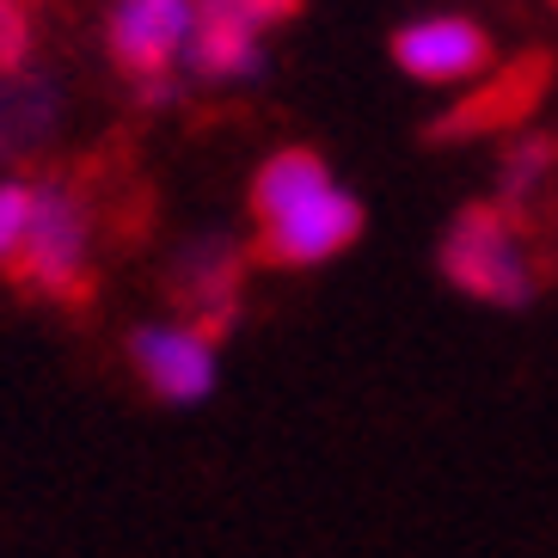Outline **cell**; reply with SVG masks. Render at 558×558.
I'll use <instances>...</instances> for the list:
<instances>
[{
    "label": "cell",
    "instance_id": "1",
    "mask_svg": "<svg viewBox=\"0 0 558 558\" xmlns=\"http://www.w3.org/2000/svg\"><path fill=\"white\" fill-rule=\"evenodd\" d=\"M258 252L282 270H319L362 240V203L313 148H277L252 172Z\"/></svg>",
    "mask_w": 558,
    "mask_h": 558
},
{
    "label": "cell",
    "instance_id": "2",
    "mask_svg": "<svg viewBox=\"0 0 558 558\" xmlns=\"http://www.w3.org/2000/svg\"><path fill=\"white\" fill-rule=\"evenodd\" d=\"M442 277L497 313H522L541 295V258L504 203H466L442 228Z\"/></svg>",
    "mask_w": 558,
    "mask_h": 558
},
{
    "label": "cell",
    "instance_id": "3",
    "mask_svg": "<svg viewBox=\"0 0 558 558\" xmlns=\"http://www.w3.org/2000/svg\"><path fill=\"white\" fill-rule=\"evenodd\" d=\"M130 368L160 405H179V411L209 405L215 387H221L215 326L197 319V313H184V319H142L130 331Z\"/></svg>",
    "mask_w": 558,
    "mask_h": 558
},
{
    "label": "cell",
    "instance_id": "4",
    "mask_svg": "<svg viewBox=\"0 0 558 558\" xmlns=\"http://www.w3.org/2000/svg\"><path fill=\"white\" fill-rule=\"evenodd\" d=\"M301 0H197V32L184 50V74L209 86H246L264 74V37L295 13Z\"/></svg>",
    "mask_w": 558,
    "mask_h": 558
},
{
    "label": "cell",
    "instance_id": "5",
    "mask_svg": "<svg viewBox=\"0 0 558 558\" xmlns=\"http://www.w3.org/2000/svg\"><path fill=\"white\" fill-rule=\"evenodd\" d=\"M13 277H25L37 295H81L93 277V209L74 184H37L32 233L13 258Z\"/></svg>",
    "mask_w": 558,
    "mask_h": 558
},
{
    "label": "cell",
    "instance_id": "6",
    "mask_svg": "<svg viewBox=\"0 0 558 558\" xmlns=\"http://www.w3.org/2000/svg\"><path fill=\"white\" fill-rule=\"evenodd\" d=\"M191 32H197V0H111L105 7V50L148 93L184 74Z\"/></svg>",
    "mask_w": 558,
    "mask_h": 558
},
{
    "label": "cell",
    "instance_id": "7",
    "mask_svg": "<svg viewBox=\"0 0 558 558\" xmlns=\"http://www.w3.org/2000/svg\"><path fill=\"white\" fill-rule=\"evenodd\" d=\"M393 68L417 86H473L497 68V44L473 13H417L393 32Z\"/></svg>",
    "mask_w": 558,
    "mask_h": 558
},
{
    "label": "cell",
    "instance_id": "8",
    "mask_svg": "<svg viewBox=\"0 0 558 558\" xmlns=\"http://www.w3.org/2000/svg\"><path fill=\"white\" fill-rule=\"evenodd\" d=\"M62 130V93L44 68H0V154L44 148Z\"/></svg>",
    "mask_w": 558,
    "mask_h": 558
},
{
    "label": "cell",
    "instance_id": "9",
    "mask_svg": "<svg viewBox=\"0 0 558 558\" xmlns=\"http://www.w3.org/2000/svg\"><path fill=\"white\" fill-rule=\"evenodd\" d=\"M172 277H179L191 313L209 319V326H215V313L233 307V289H240V270H233L228 246H191L179 264H172Z\"/></svg>",
    "mask_w": 558,
    "mask_h": 558
},
{
    "label": "cell",
    "instance_id": "10",
    "mask_svg": "<svg viewBox=\"0 0 558 558\" xmlns=\"http://www.w3.org/2000/svg\"><path fill=\"white\" fill-rule=\"evenodd\" d=\"M558 179V148L546 135H522V142H509L504 166H497V184H504V209H522L534 203L541 191H553Z\"/></svg>",
    "mask_w": 558,
    "mask_h": 558
},
{
    "label": "cell",
    "instance_id": "11",
    "mask_svg": "<svg viewBox=\"0 0 558 558\" xmlns=\"http://www.w3.org/2000/svg\"><path fill=\"white\" fill-rule=\"evenodd\" d=\"M32 209H37L32 179H0V270H13L25 233H32Z\"/></svg>",
    "mask_w": 558,
    "mask_h": 558
},
{
    "label": "cell",
    "instance_id": "12",
    "mask_svg": "<svg viewBox=\"0 0 558 558\" xmlns=\"http://www.w3.org/2000/svg\"><path fill=\"white\" fill-rule=\"evenodd\" d=\"M25 37H32V25H25V7H19V0H0V68L25 62Z\"/></svg>",
    "mask_w": 558,
    "mask_h": 558
},
{
    "label": "cell",
    "instance_id": "13",
    "mask_svg": "<svg viewBox=\"0 0 558 558\" xmlns=\"http://www.w3.org/2000/svg\"><path fill=\"white\" fill-rule=\"evenodd\" d=\"M553 7H558V0H553Z\"/></svg>",
    "mask_w": 558,
    "mask_h": 558
}]
</instances>
